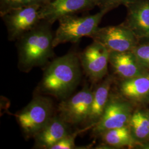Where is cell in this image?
I'll list each match as a JSON object with an SVG mask.
<instances>
[{"label":"cell","mask_w":149,"mask_h":149,"mask_svg":"<svg viewBox=\"0 0 149 149\" xmlns=\"http://www.w3.org/2000/svg\"><path fill=\"white\" fill-rule=\"evenodd\" d=\"M137 0H98V7L100 10L109 11L118 7L120 5L125 6L132 3Z\"/></svg>","instance_id":"obj_21"},{"label":"cell","mask_w":149,"mask_h":149,"mask_svg":"<svg viewBox=\"0 0 149 149\" xmlns=\"http://www.w3.org/2000/svg\"><path fill=\"white\" fill-rule=\"evenodd\" d=\"M128 126L135 142L144 143L149 139L148 113L136 111L132 113Z\"/></svg>","instance_id":"obj_17"},{"label":"cell","mask_w":149,"mask_h":149,"mask_svg":"<svg viewBox=\"0 0 149 149\" xmlns=\"http://www.w3.org/2000/svg\"><path fill=\"white\" fill-rule=\"evenodd\" d=\"M98 0H52L40 7L42 20L53 24L64 16L88 12L98 6Z\"/></svg>","instance_id":"obj_10"},{"label":"cell","mask_w":149,"mask_h":149,"mask_svg":"<svg viewBox=\"0 0 149 149\" xmlns=\"http://www.w3.org/2000/svg\"><path fill=\"white\" fill-rule=\"evenodd\" d=\"M121 95L134 102H144L149 99V74L124 79L119 86Z\"/></svg>","instance_id":"obj_15"},{"label":"cell","mask_w":149,"mask_h":149,"mask_svg":"<svg viewBox=\"0 0 149 149\" xmlns=\"http://www.w3.org/2000/svg\"><path fill=\"white\" fill-rule=\"evenodd\" d=\"M79 54L71 50L48 65L38 90L44 95L63 100L68 98L81 79Z\"/></svg>","instance_id":"obj_1"},{"label":"cell","mask_w":149,"mask_h":149,"mask_svg":"<svg viewBox=\"0 0 149 149\" xmlns=\"http://www.w3.org/2000/svg\"><path fill=\"white\" fill-rule=\"evenodd\" d=\"M109 54L104 46L95 41L79 54L81 65L92 82L100 81L107 74Z\"/></svg>","instance_id":"obj_9"},{"label":"cell","mask_w":149,"mask_h":149,"mask_svg":"<svg viewBox=\"0 0 149 149\" xmlns=\"http://www.w3.org/2000/svg\"><path fill=\"white\" fill-rule=\"evenodd\" d=\"M91 38L104 46L109 52H117L132 51L139 41L133 32L122 24L99 27Z\"/></svg>","instance_id":"obj_8"},{"label":"cell","mask_w":149,"mask_h":149,"mask_svg":"<svg viewBox=\"0 0 149 149\" xmlns=\"http://www.w3.org/2000/svg\"><path fill=\"white\" fill-rule=\"evenodd\" d=\"M53 116V104L45 96L35 97L18 112L16 119L26 138H34Z\"/></svg>","instance_id":"obj_4"},{"label":"cell","mask_w":149,"mask_h":149,"mask_svg":"<svg viewBox=\"0 0 149 149\" xmlns=\"http://www.w3.org/2000/svg\"><path fill=\"white\" fill-rule=\"evenodd\" d=\"M132 108L127 100L117 96L109 98L99 121L92 128L95 136H101L108 130L128 125Z\"/></svg>","instance_id":"obj_6"},{"label":"cell","mask_w":149,"mask_h":149,"mask_svg":"<svg viewBox=\"0 0 149 149\" xmlns=\"http://www.w3.org/2000/svg\"><path fill=\"white\" fill-rule=\"evenodd\" d=\"M52 26L42 20L16 41L18 68L22 72H29L33 68L45 66L53 58L54 33Z\"/></svg>","instance_id":"obj_2"},{"label":"cell","mask_w":149,"mask_h":149,"mask_svg":"<svg viewBox=\"0 0 149 149\" xmlns=\"http://www.w3.org/2000/svg\"><path fill=\"white\" fill-rule=\"evenodd\" d=\"M109 63L116 74L123 79L146 74L145 68L139 63L132 51L110 52Z\"/></svg>","instance_id":"obj_13"},{"label":"cell","mask_w":149,"mask_h":149,"mask_svg":"<svg viewBox=\"0 0 149 149\" xmlns=\"http://www.w3.org/2000/svg\"><path fill=\"white\" fill-rule=\"evenodd\" d=\"M132 51L140 64L145 69L149 68V43H138Z\"/></svg>","instance_id":"obj_19"},{"label":"cell","mask_w":149,"mask_h":149,"mask_svg":"<svg viewBox=\"0 0 149 149\" xmlns=\"http://www.w3.org/2000/svg\"><path fill=\"white\" fill-rule=\"evenodd\" d=\"M47 1H48V2H50L51 1H52V0H47Z\"/></svg>","instance_id":"obj_22"},{"label":"cell","mask_w":149,"mask_h":149,"mask_svg":"<svg viewBox=\"0 0 149 149\" xmlns=\"http://www.w3.org/2000/svg\"><path fill=\"white\" fill-rule=\"evenodd\" d=\"M127 14L123 25L138 38L149 39V0H137L125 7Z\"/></svg>","instance_id":"obj_11"},{"label":"cell","mask_w":149,"mask_h":149,"mask_svg":"<svg viewBox=\"0 0 149 149\" xmlns=\"http://www.w3.org/2000/svg\"><path fill=\"white\" fill-rule=\"evenodd\" d=\"M100 136L105 144L115 148H131L135 143L128 125L108 130L102 134Z\"/></svg>","instance_id":"obj_16"},{"label":"cell","mask_w":149,"mask_h":149,"mask_svg":"<svg viewBox=\"0 0 149 149\" xmlns=\"http://www.w3.org/2000/svg\"><path fill=\"white\" fill-rule=\"evenodd\" d=\"M107 13V11L100 10L92 15H74L61 17L58 21L59 26L54 33V48L65 43H77L82 38L91 37Z\"/></svg>","instance_id":"obj_3"},{"label":"cell","mask_w":149,"mask_h":149,"mask_svg":"<svg viewBox=\"0 0 149 149\" xmlns=\"http://www.w3.org/2000/svg\"><path fill=\"white\" fill-rule=\"evenodd\" d=\"M92 99L93 91L85 86L74 96L62 100L58 108V116L70 126L85 123Z\"/></svg>","instance_id":"obj_7"},{"label":"cell","mask_w":149,"mask_h":149,"mask_svg":"<svg viewBox=\"0 0 149 149\" xmlns=\"http://www.w3.org/2000/svg\"><path fill=\"white\" fill-rule=\"evenodd\" d=\"M112 81V78L108 77L93 91V99L90 111L85 123L86 129L93 128L101 117L109 98Z\"/></svg>","instance_id":"obj_14"},{"label":"cell","mask_w":149,"mask_h":149,"mask_svg":"<svg viewBox=\"0 0 149 149\" xmlns=\"http://www.w3.org/2000/svg\"><path fill=\"white\" fill-rule=\"evenodd\" d=\"M48 3L47 0H0V17L16 8L32 5L43 6Z\"/></svg>","instance_id":"obj_18"},{"label":"cell","mask_w":149,"mask_h":149,"mask_svg":"<svg viewBox=\"0 0 149 149\" xmlns=\"http://www.w3.org/2000/svg\"><path fill=\"white\" fill-rule=\"evenodd\" d=\"M70 125L58 115L53 116L47 124L34 136L36 149H52L70 133Z\"/></svg>","instance_id":"obj_12"},{"label":"cell","mask_w":149,"mask_h":149,"mask_svg":"<svg viewBox=\"0 0 149 149\" xmlns=\"http://www.w3.org/2000/svg\"><path fill=\"white\" fill-rule=\"evenodd\" d=\"M148 119H149V113H148Z\"/></svg>","instance_id":"obj_23"},{"label":"cell","mask_w":149,"mask_h":149,"mask_svg":"<svg viewBox=\"0 0 149 149\" xmlns=\"http://www.w3.org/2000/svg\"><path fill=\"white\" fill-rule=\"evenodd\" d=\"M41 7H23L11 10L1 17L7 28L8 40L17 41L42 21L39 12Z\"/></svg>","instance_id":"obj_5"},{"label":"cell","mask_w":149,"mask_h":149,"mask_svg":"<svg viewBox=\"0 0 149 149\" xmlns=\"http://www.w3.org/2000/svg\"><path fill=\"white\" fill-rule=\"evenodd\" d=\"M86 130H87V129L85 128L81 130H78L72 133H70L55 144L52 149H80L75 145L74 140L79 134L84 132Z\"/></svg>","instance_id":"obj_20"}]
</instances>
